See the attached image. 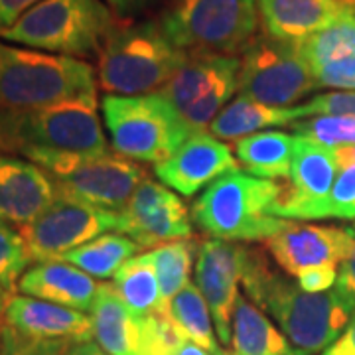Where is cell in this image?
<instances>
[{
	"label": "cell",
	"instance_id": "obj_1",
	"mask_svg": "<svg viewBox=\"0 0 355 355\" xmlns=\"http://www.w3.org/2000/svg\"><path fill=\"white\" fill-rule=\"evenodd\" d=\"M241 284L247 298L277 322L298 355L324 354L355 314V302L342 291H302L296 280L270 265L268 254L251 247L245 254Z\"/></svg>",
	"mask_w": 355,
	"mask_h": 355
},
{
	"label": "cell",
	"instance_id": "obj_2",
	"mask_svg": "<svg viewBox=\"0 0 355 355\" xmlns=\"http://www.w3.org/2000/svg\"><path fill=\"white\" fill-rule=\"evenodd\" d=\"M190 60L166 36L158 20L116 22L97 58V85L107 95L142 97L164 87Z\"/></svg>",
	"mask_w": 355,
	"mask_h": 355
},
{
	"label": "cell",
	"instance_id": "obj_3",
	"mask_svg": "<svg viewBox=\"0 0 355 355\" xmlns=\"http://www.w3.org/2000/svg\"><path fill=\"white\" fill-rule=\"evenodd\" d=\"M282 191L277 182L231 170L202 191L191 205V219L211 239L266 241L288 223L272 216Z\"/></svg>",
	"mask_w": 355,
	"mask_h": 355
},
{
	"label": "cell",
	"instance_id": "obj_4",
	"mask_svg": "<svg viewBox=\"0 0 355 355\" xmlns=\"http://www.w3.org/2000/svg\"><path fill=\"white\" fill-rule=\"evenodd\" d=\"M97 95L91 64L0 44V114H22Z\"/></svg>",
	"mask_w": 355,
	"mask_h": 355
},
{
	"label": "cell",
	"instance_id": "obj_5",
	"mask_svg": "<svg viewBox=\"0 0 355 355\" xmlns=\"http://www.w3.org/2000/svg\"><path fill=\"white\" fill-rule=\"evenodd\" d=\"M114 26L113 10L103 0H42L0 38L85 62L99 58Z\"/></svg>",
	"mask_w": 355,
	"mask_h": 355
},
{
	"label": "cell",
	"instance_id": "obj_6",
	"mask_svg": "<svg viewBox=\"0 0 355 355\" xmlns=\"http://www.w3.org/2000/svg\"><path fill=\"white\" fill-rule=\"evenodd\" d=\"M44 148L73 154H109L97 95L58 103L22 114H0V154L22 156Z\"/></svg>",
	"mask_w": 355,
	"mask_h": 355
},
{
	"label": "cell",
	"instance_id": "obj_7",
	"mask_svg": "<svg viewBox=\"0 0 355 355\" xmlns=\"http://www.w3.org/2000/svg\"><path fill=\"white\" fill-rule=\"evenodd\" d=\"M259 22L257 0H170L158 18L166 36L190 55H241Z\"/></svg>",
	"mask_w": 355,
	"mask_h": 355
},
{
	"label": "cell",
	"instance_id": "obj_8",
	"mask_svg": "<svg viewBox=\"0 0 355 355\" xmlns=\"http://www.w3.org/2000/svg\"><path fill=\"white\" fill-rule=\"evenodd\" d=\"M22 158L38 164L51 178L58 196L121 214L146 178L140 164L116 153L73 154L34 148Z\"/></svg>",
	"mask_w": 355,
	"mask_h": 355
},
{
	"label": "cell",
	"instance_id": "obj_9",
	"mask_svg": "<svg viewBox=\"0 0 355 355\" xmlns=\"http://www.w3.org/2000/svg\"><path fill=\"white\" fill-rule=\"evenodd\" d=\"M101 111L113 150L137 164H160L190 139L182 116L158 93L142 97L105 95Z\"/></svg>",
	"mask_w": 355,
	"mask_h": 355
},
{
	"label": "cell",
	"instance_id": "obj_10",
	"mask_svg": "<svg viewBox=\"0 0 355 355\" xmlns=\"http://www.w3.org/2000/svg\"><path fill=\"white\" fill-rule=\"evenodd\" d=\"M316 89L296 42L261 34L241 53L239 95L268 107H296Z\"/></svg>",
	"mask_w": 355,
	"mask_h": 355
},
{
	"label": "cell",
	"instance_id": "obj_11",
	"mask_svg": "<svg viewBox=\"0 0 355 355\" xmlns=\"http://www.w3.org/2000/svg\"><path fill=\"white\" fill-rule=\"evenodd\" d=\"M119 223L121 214L58 196L48 209L18 229V233L32 263H44L60 261L69 251L105 233H119Z\"/></svg>",
	"mask_w": 355,
	"mask_h": 355
},
{
	"label": "cell",
	"instance_id": "obj_12",
	"mask_svg": "<svg viewBox=\"0 0 355 355\" xmlns=\"http://www.w3.org/2000/svg\"><path fill=\"white\" fill-rule=\"evenodd\" d=\"M119 233L146 249L190 239L193 227L190 211L176 191L146 176L121 211Z\"/></svg>",
	"mask_w": 355,
	"mask_h": 355
},
{
	"label": "cell",
	"instance_id": "obj_13",
	"mask_svg": "<svg viewBox=\"0 0 355 355\" xmlns=\"http://www.w3.org/2000/svg\"><path fill=\"white\" fill-rule=\"evenodd\" d=\"M247 247L233 241L205 239L198 247L196 286L211 310L219 343L231 345L233 312L239 300V282L243 277Z\"/></svg>",
	"mask_w": 355,
	"mask_h": 355
},
{
	"label": "cell",
	"instance_id": "obj_14",
	"mask_svg": "<svg viewBox=\"0 0 355 355\" xmlns=\"http://www.w3.org/2000/svg\"><path fill=\"white\" fill-rule=\"evenodd\" d=\"M355 245V231L334 225H308L291 221L265 247L282 272H298L324 265H340Z\"/></svg>",
	"mask_w": 355,
	"mask_h": 355
},
{
	"label": "cell",
	"instance_id": "obj_15",
	"mask_svg": "<svg viewBox=\"0 0 355 355\" xmlns=\"http://www.w3.org/2000/svg\"><path fill=\"white\" fill-rule=\"evenodd\" d=\"M231 170H239V160L227 144L211 132H196L154 166V176L166 188L191 198Z\"/></svg>",
	"mask_w": 355,
	"mask_h": 355
},
{
	"label": "cell",
	"instance_id": "obj_16",
	"mask_svg": "<svg viewBox=\"0 0 355 355\" xmlns=\"http://www.w3.org/2000/svg\"><path fill=\"white\" fill-rule=\"evenodd\" d=\"M0 324L32 340L93 342V322L89 314L18 292L8 296Z\"/></svg>",
	"mask_w": 355,
	"mask_h": 355
},
{
	"label": "cell",
	"instance_id": "obj_17",
	"mask_svg": "<svg viewBox=\"0 0 355 355\" xmlns=\"http://www.w3.org/2000/svg\"><path fill=\"white\" fill-rule=\"evenodd\" d=\"M58 190L46 170L14 154H0V219L24 227L48 209Z\"/></svg>",
	"mask_w": 355,
	"mask_h": 355
},
{
	"label": "cell",
	"instance_id": "obj_18",
	"mask_svg": "<svg viewBox=\"0 0 355 355\" xmlns=\"http://www.w3.org/2000/svg\"><path fill=\"white\" fill-rule=\"evenodd\" d=\"M338 174L340 164L334 148L294 135L291 186H284L282 198L272 207V216L288 219L294 209L326 198Z\"/></svg>",
	"mask_w": 355,
	"mask_h": 355
},
{
	"label": "cell",
	"instance_id": "obj_19",
	"mask_svg": "<svg viewBox=\"0 0 355 355\" xmlns=\"http://www.w3.org/2000/svg\"><path fill=\"white\" fill-rule=\"evenodd\" d=\"M263 34L280 42H302L340 20L352 0H257Z\"/></svg>",
	"mask_w": 355,
	"mask_h": 355
},
{
	"label": "cell",
	"instance_id": "obj_20",
	"mask_svg": "<svg viewBox=\"0 0 355 355\" xmlns=\"http://www.w3.org/2000/svg\"><path fill=\"white\" fill-rule=\"evenodd\" d=\"M97 292V280L65 261L34 263L18 280V294L73 308L85 314L91 312Z\"/></svg>",
	"mask_w": 355,
	"mask_h": 355
},
{
	"label": "cell",
	"instance_id": "obj_21",
	"mask_svg": "<svg viewBox=\"0 0 355 355\" xmlns=\"http://www.w3.org/2000/svg\"><path fill=\"white\" fill-rule=\"evenodd\" d=\"M89 316L93 322V342L105 354L139 355L140 320L128 310L113 284H99Z\"/></svg>",
	"mask_w": 355,
	"mask_h": 355
},
{
	"label": "cell",
	"instance_id": "obj_22",
	"mask_svg": "<svg viewBox=\"0 0 355 355\" xmlns=\"http://www.w3.org/2000/svg\"><path fill=\"white\" fill-rule=\"evenodd\" d=\"M239 64H241V55H217V53L190 55V60L158 91V95L178 114H182L193 103L203 99L229 69Z\"/></svg>",
	"mask_w": 355,
	"mask_h": 355
},
{
	"label": "cell",
	"instance_id": "obj_23",
	"mask_svg": "<svg viewBox=\"0 0 355 355\" xmlns=\"http://www.w3.org/2000/svg\"><path fill=\"white\" fill-rule=\"evenodd\" d=\"M296 121V107H268L239 95L217 114L216 121L209 125V132L223 142H237L254 132H261L263 128L286 127Z\"/></svg>",
	"mask_w": 355,
	"mask_h": 355
},
{
	"label": "cell",
	"instance_id": "obj_24",
	"mask_svg": "<svg viewBox=\"0 0 355 355\" xmlns=\"http://www.w3.org/2000/svg\"><path fill=\"white\" fill-rule=\"evenodd\" d=\"M231 355H298L286 336L257 306L239 296L233 312Z\"/></svg>",
	"mask_w": 355,
	"mask_h": 355
},
{
	"label": "cell",
	"instance_id": "obj_25",
	"mask_svg": "<svg viewBox=\"0 0 355 355\" xmlns=\"http://www.w3.org/2000/svg\"><path fill=\"white\" fill-rule=\"evenodd\" d=\"M294 137L282 130H261L237 140L235 156L247 174L263 180L291 178Z\"/></svg>",
	"mask_w": 355,
	"mask_h": 355
},
{
	"label": "cell",
	"instance_id": "obj_26",
	"mask_svg": "<svg viewBox=\"0 0 355 355\" xmlns=\"http://www.w3.org/2000/svg\"><path fill=\"white\" fill-rule=\"evenodd\" d=\"M140 253L142 247L139 243L113 231L69 251L60 261L81 268L93 279H114L119 268Z\"/></svg>",
	"mask_w": 355,
	"mask_h": 355
},
{
	"label": "cell",
	"instance_id": "obj_27",
	"mask_svg": "<svg viewBox=\"0 0 355 355\" xmlns=\"http://www.w3.org/2000/svg\"><path fill=\"white\" fill-rule=\"evenodd\" d=\"M164 314L172 320V324L186 340L214 354L225 352L217 340V334L214 331L211 310L200 288L196 286V282H190L184 291L178 292L170 300Z\"/></svg>",
	"mask_w": 355,
	"mask_h": 355
},
{
	"label": "cell",
	"instance_id": "obj_28",
	"mask_svg": "<svg viewBox=\"0 0 355 355\" xmlns=\"http://www.w3.org/2000/svg\"><path fill=\"white\" fill-rule=\"evenodd\" d=\"M142 254L153 265L154 275L158 279L160 298H162L158 312L164 314L170 300L190 284L191 261H193V254H198L196 245L191 239H182V241L158 245Z\"/></svg>",
	"mask_w": 355,
	"mask_h": 355
},
{
	"label": "cell",
	"instance_id": "obj_29",
	"mask_svg": "<svg viewBox=\"0 0 355 355\" xmlns=\"http://www.w3.org/2000/svg\"><path fill=\"white\" fill-rule=\"evenodd\" d=\"M113 286L128 310L139 320L160 310L162 298H160L158 279L154 275L153 265L144 259V254L132 257L119 268L113 279Z\"/></svg>",
	"mask_w": 355,
	"mask_h": 355
},
{
	"label": "cell",
	"instance_id": "obj_30",
	"mask_svg": "<svg viewBox=\"0 0 355 355\" xmlns=\"http://www.w3.org/2000/svg\"><path fill=\"white\" fill-rule=\"evenodd\" d=\"M296 44L310 71L355 55V4L340 20Z\"/></svg>",
	"mask_w": 355,
	"mask_h": 355
},
{
	"label": "cell",
	"instance_id": "obj_31",
	"mask_svg": "<svg viewBox=\"0 0 355 355\" xmlns=\"http://www.w3.org/2000/svg\"><path fill=\"white\" fill-rule=\"evenodd\" d=\"M291 221H316V219H340L354 221L355 219V164L340 168L330 193L314 203L294 209Z\"/></svg>",
	"mask_w": 355,
	"mask_h": 355
},
{
	"label": "cell",
	"instance_id": "obj_32",
	"mask_svg": "<svg viewBox=\"0 0 355 355\" xmlns=\"http://www.w3.org/2000/svg\"><path fill=\"white\" fill-rule=\"evenodd\" d=\"M296 137L320 142L328 148L355 146V116H314L292 123Z\"/></svg>",
	"mask_w": 355,
	"mask_h": 355
},
{
	"label": "cell",
	"instance_id": "obj_33",
	"mask_svg": "<svg viewBox=\"0 0 355 355\" xmlns=\"http://www.w3.org/2000/svg\"><path fill=\"white\" fill-rule=\"evenodd\" d=\"M34 265L20 233L0 219V284L8 294H16L18 280Z\"/></svg>",
	"mask_w": 355,
	"mask_h": 355
},
{
	"label": "cell",
	"instance_id": "obj_34",
	"mask_svg": "<svg viewBox=\"0 0 355 355\" xmlns=\"http://www.w3.org/2000/svg\"><path fill=\"white\" fill-rule=\"evenodd\" d=\"M298 121L314 116H355V91H328L296 105Z\"/></svg>",
	"mask_w": 355,
	"mask_h": 355
},
{
	"label": "cell",
	"instance_id": "obj_35",
	"mask_svg": "<svg viewBox=\"0 0 355 355\" xmlns=\"http://www.w3.org/2000/svg\"><path fill=\"white\" fill-rule=\"evenodd\" d=\"M73 343L64 340H32L0 324V355H67Z\"/></svg>",
	"mask_w": 355,
	"mask_h": 355
},
{
	"label": "cell",
	"instance_id": "obj_36",
	"mask_svg": "<svg viewBox=\"0 0 355 355\" xmlns=\"http://www.w3.org/2000/svg\"><path fill=\"white\" fill-rule=\"evenodd\" d=\"M318 89L355 91V55L312 69Z\"/></svg>",
	"mask_w": 355,
	"mask_h": 355
},
{
	"label": "cell",
	"instance_id": "obj_37",
	"mask_svg": "<svg viewBox=\"0 0 355 355\" xmlns=\"http://www.w3.org/2000/svg\"><path fill=\"white\" fill-rule=\"evenodd\" d=\"M338 268H340V265L314 266V268L298 272L294 277V280L306 292H312V294L328 292L331 288H336V284H338Z\"/></svg>",
	"mask_w": 355,
	"mask_h": 355
},
{
	"label": "cell",
	"instance_id": "obj_38",
	"mask_svg": "<svg viewBox=\"0 0 355 355\" xmlns=\"http://www.w3.org/2000/svg\"><path fill=\"white\" fill-rule=\"evenodd\" d=\"M42 0H0V34L12 28L28 10H32Z\"/></svg>",
	"mask_w": 355,
	"mask_h": 355
},
{
	"label": "cell",
	"instance_id": "obj_39",
	"mask_svg": "<svg viewBox=\"0 0 355 355\" xmlns=\"http://www.w3.org/2000/svg\"><path fill=\"white\" fill-rule=\"evenodd\" d=\"M336 288L342 291L345 296H349L355 302V245L354 249H352V253L347 254L340 263Z\"/></svg>",
	"mask_w": 355,
	"mask_h": 355
},
{
	"label": "cell",
	"instance_id": "obj_40",
	"mask_svg": "<svg viewBox=\"0 0 355 355\" xmlns=\"http://www.w3.org/2000/svg\"><path fill=\"white\" fill-rule=\"evenodd\" d=\"M322 355H355V314L345 331Z\"/></svg>",
	"mask_w": 355,
	"mask_h": 355
},
{
	"label": "cell",
	"instance_id": "obj_41",
	"mask_svg": "<svg viewBox=\"0 0 355 355\" xmlns=\"http://www.w3.org/2000/svg\"><path fill=\"white\" fill-rule=\"evenodd\" d=\"M154 2H158V0H107V4L113 10L114 16H121V18H127L130 14L140 12V10L148 8Z\"/></svg>",
	"mask_w": 355,
	"mask_h": 355
},
{
	"label": "cell",
	"instance_id": "obj_42",
	"mask_svg": "<svg viewBox=\"0 0 355 355\" xmlns=\"http://www.w3.org/2000/svg\"><path fill=\"white\" fill-rule=\"evenodd\" d=\"M170 355H231L229 352H221V354H214V352H207V349H203L200 345H196L190 340H182V342L178 343L176 347L170 352Z\"/></svg>",
	"mask_w": 355,
	"mask_h": 355
},
{
	"label": "cell",
	"instance_id": "obj_43",
	"mask_svg": "<svg viewBox=\"0 0 355 355\" xmlns=\"http://www.w3.org/2000/svg\"><path fill=\"white\" fill-rule=\"evenodd\" d=\"M67 355H109L103 352L101 347L97 345L95 342H81V343H73L69 347Z\"/></svg>",
	"mask_w": 355,
	"mask_h": 355
},
{
	"label": "cell",
	"instance_id": "obj_44",
	"mask_svg": "<svg viewBox=\"0 0 355 355\" xmlns=\"http://www.w3.org/2000/svg\"><path fill=\"white\" fill-rule=\"evenodd\" d=\"M336 158L340 168L343 166H354L355 164V146H343V148H334Z\"/></svg>",
	"mask_w": 355,
	"mask_h": 355
},
{
	"label": "cell",
	"instance_id": "obj_45",
	"mask_svg": "<svg viewBox=\"0 0 355 355\" xmlns=\"http://www.w3.org/2000/svg\"><path fill=\"white\" fill-rule=\"evenodd\" d=\"M8 292L4 291V286L0 284V318H2V314H4V308H6V300H8Z\"/></svg>",
	"mask_w": 355,
	"mask_h": 355
},
{
	"label": "cell",
	"instance_id": "obj_46",
	"mask_svg": "<svg viewBox=\"0 0 355 355\" xmlns=\"http://www.w3.org/2000/svg\"><path fill=\"white\" fill-rule=\"evenodd\" d=\"M352 2H354V4H355V0H352Z\"/></svg>",
	"mask_w": 355,
	"mask_h": 355
}]
</instances>
